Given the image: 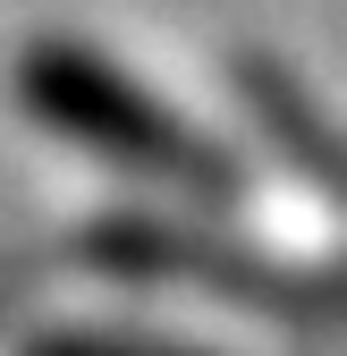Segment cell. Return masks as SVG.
I'll list each match as a JSON object with an SVG mask.
<instances>
[{"instance_id": "cell-1", "label": "cell", "mask_w": 347, "mask_h": 356, "mask_svg": "<svg viewBox=\"0 0 347 356\" xmlns=\"http://www.w3.org/2000/svg\"><path fill=\"white\" fill-rule=\"evenodd\" d=\"M246 102L263 111V127L288 145V161L305 170L322 195H339V204H347V136H339V127H330L305 94H296L288 76H271V68H246Z\"/></svg>"}]
</instances>
